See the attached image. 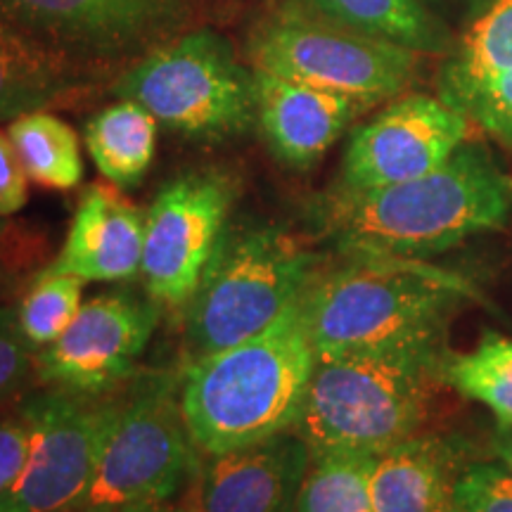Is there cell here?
Wrapping results in <instances>:
<instances>
[{
	"label": "cell",
	"instance_id": "cell-35",
	"mask_svg": "<svg viewBox=\"0 0 512 512\" xmlns=\"http://www.w3.org/2000/svg\"><path fill=\"white\" fill-rule=\"evenodd\" d=\"M60 512H93V510H88V508H79V505H76V508H67V510H60Z\"/></svg>",
	"mask_w": 512,
	"mask_h": 512
},
{
	"label": "cell",
	"instance_id": "cell-23",
	"mask_svg": "<svg viewBox=\"0 0 512 512\" xmlns=\"http://www.w3.org/2000/svg\"><path fill=\"white\" fill-rule=\"evenodd\" d=\"M441 382L489 408L498 425H512V337L486 332L472 351H446Z\"/></svg>",
	"mask_w": 512,
	"mask_h": 512
},
{
	"label": "cell",
	"instance_id": "cell-3",
	"mask_svg": "<svg viewBox=\"0 0 512 512\" xmlns=\"http://www.w3.org/2000/svg\"><path fill=\"white\" fill-rule=\"evenodd\" d=\"M316 361L299 302L259 335L185 363L183 415L202 456L294 430Z\"/></svg>",
	"mask_w": 512,
	"mask_h": 512
},
{
	"label": "cell",
	"instance_id": "cell-31",
	"mask_svg": "<svg viewBox=\"0 0 512 512\" xmlns=\"http://www.w3.org/2000/svg\"><path fill=\"white\" fill-rule=\"evenodd\" d=\"M29 178L12 147L8 131H0V216L10 219L27 207Z\"/></svg>",
	"mask_w": 512,
	"mask_h": 512
},
{
	"label": "cell",
	"instance_id": "cell-21",
	"mask_svg": "<svg viewBox=\"0 0 512 512\" xmlns=\"http://www.w3.org/2000/svg\"><path fill=\"white\" fill-rule=\"evenodd\" d=\"M339 24L408 48L422 57H444L451 50V24L422 0H294Z\"/></svg>",
	"mask_w": 512,
	"mask_h": 512
},
{
	"label": "cell",
	"instance_id": "cell-8",
	"mask_svg": "<svg viewBox=\"0 0 512 512\" xmlns=\"http://www.w3.org/2000/svg\"><path fill=\"white\" fill-rule=\"evenodd\" d=\"M202 460L183 415L181 375H140L119 394L98 470L79 508L121 512L174 501L197 482Z\"/></svg>",
	"mask_w": 512,
	"mask_h": 512
},
{
	"label": "cell",
	"instance_id": "cell-14",
	"mask_svg": "<svg viewBox=\"0 0 512 512\" xmlns=\"http://www.w3.org/2000/svg\"><path fill=\"white\" fill-rule=\"evenodd\" d=\"M311 448L297 430L202 460V512H297Z\"/></svg>",
	"mask_w": 512,
	"mask_h": 512
},
{
	"label": "cell",
	"instance_id": "cell-11",
	"mask_svg": "<svg viewBox=\"0 0 512 512\" xmlns=\"http://www.w3.org/2000/svg\"><path fill=\"white\" fill-rule=\"evenodd\" d=\"M29 420V458L0 512H60L81 505L91 486L119 394L88 396L60 387L17 401Z\"/></svg>",
	"mask_w": 512,
	"mask_h": 512
},
{
	"label": "cell",
	"instance_id": "cell-12",
	"mask_svg": "<svg viewBox=\"0 0 512 512\" xmlns=\"http://www.w3.org/2000/svg\"><path fill=\"white\" fill-rule=\"evenodd\" d=\"M159 311L162 306L147 292L95 294L53 344L36 351V382L88 396L117 392L133 380Z\"/></svg>",
	"mask_w": 512,
	"mask_h": 512
},
{
	"label": "cell",
	"instance_id": "cell-18",
	"mask_svg": "<svg viewBox=\"0 0 512 512\" xmlns=\"http://www.w3.org/2000/svg\"><path fill=\"white\" fill-rule=\"evenodd\" d=\"M105 79L0 17V121L55 110Z\"/></svg>",
	"mask_w": 512,
	"mask_h": 512
},
{
	"label": "cell",
	"instance_id": "cell-15",
	"mask_svg": "<svg viewBox=\"0 0 512 512\" xmlns=\"http://www.w3.org/2000/svg\"><path fill=\"white\" fill-rule=\"evenodd\" d=\"M368 110L347 95L256 72V128L271 155L287 169L309 171L316 166Z\"/></svg>",
	"mask_w": 512,
	"mask_h": 512
},
{
	"label": "cell",
	"instance_id": "cell-19",
	"mask_svg": "<svg viewBox=\"0 0 512 512\" xmlns=\"http://www.w3.org/2000/svg\"><path fill=\"white\" fill-rule=\"evenodd\" d=\"M512 72V0H489L467 19L444 55L437 95L460 112L465 100L498 76Z\"/></svg>",
	"mask_w": 512,
	"mask_h": 512
},
{
	"label": "cell",
	"instance_id": "cell-17",
	"mask_svg": "<svg viewBox=\"0 0 512 512\" xmlns=\"http://www.w3.org/2000/svg\"><path fill=\"white\" fill-rule=\"evenodd\" d=\"M463 467L456 441L418 432L375 456L370 472L373 508L375 512H448Z\"/></svg>",
	"mask_w": 512,
	"mask_h": 512
},
{
	"label": "cell",
	"instance_id": "cell-33",
	"mask_svg": "<svg viewBox=\"0 0 512 512\" xmlns=\"http://www.w3.org/2000/svg\"><path fill=\"white\" fill-rule=\"evenodd\" d=\"M491 451H494L496 463L512 472V425H498L496 437L491 441Z\"/></svg>",
	"mask_w": 512,
	"mask_h": 512
},
{
	"label": "cell",
	"instance_id": "cell-13",
	"mask_svg": "<svg viewBox=\"0 0 512 512\" xmlns=\"http://www.w3.org/2000/svg\"><path fill=\"white\" fill-rule=\"evenodd\" d=\"M470 121L439 95L403 93L351 131L335 190L368 192L439 169L467 140Z\"/></svg>",
	"mask_w": 512,
	"mask_h": 512
},
{
	"label": "cell",
	"instance_id": "cell-27",
	"mask_svg": "<svg viewBox=\"0 0 512 512\" xmlns=\"http://www.w3.org/2000/svg\"><path fill=\"white\" fill-rule=\"evenodd\" d=\"M456 512H512V472L496 460H477L460 470L453 486Z\"/></svg>",
	"mask_w": 512,
	"mask_h": 512
},
{
	"label": "cell",
	"instance_id": "cell-16",
	"mask_svg": "<svg viewBox=\"0 0 512 512\" xmlns=\"http://www.w3.org/2000/svg\"><path fill=\"white\" fill-rule=\"evenodd\" d=\"M110 183H91L81 192L72 226L50 271L83 283H124L140 275L145 247V211Z\"/></svg>",
	"mask_w": 512,
	"mask_h": 512
},
{
	"label": "cell",
	"instance_id": "cell-30",
	"mask_svg": "<svg viewBox=\"0 0 512 512\" xmlns=\"http://www.w3.org/2000/svg\"><path fill=\"white\" fill-rule=\"evenodd\" d=\"M29 420L22 408L15 406L0 413V498L15 486L29 458Z\"/></svg>",
	"mask_w": 512,
	"mask_h": 512
},
{
	"label": "cell",
	"instance_id": "cell-26",
	"mask_svg": "<svg viewBox=\"0 0 512 512\" xmlns=\"http://www.w3.org/2000/svg\"><path fill=\"white\" fill-rule=\"evenodd\" d=\"M43 247L22 223L0 216V306L15 304L43 271Z\"/></svg>",
	"mask_w": 512,
	"mask_h": 512
},
{
	"label": "cell",
	"instance_id": "cell-36",
	"mask_svg": "<svg viewBox=\"0 0 512 512\" xmlns=\"http://www.w3.org/2000/svg\"><path fill=\"white\" fill-rule=\"evenodd\" d=\"M448 512H456V508H451V510H448Z\"/></svg>",
	"mask_w": 512,
	"mask_h": 512
},
{
	"label": "cell",
	"instance_id": "cell-1",
	"mask_svg": "<svg viewBox=\"0 0 512 512\" xmlns=\"http://www.w3.org/2000/svg\"><path fill=\"white\" fill-rule=\"evenodd\" d=\"M512 216V176L482 143L467 138L453 157L413 181L328 195L318 230L339 256L430 259Z\"/></svg>",
	"mask_w": 512,
	"mask_h": 512
},
{
	"label": "cell",
	"instance_id": "cell-34",
	"mask_svg": "<svg viewBox=\"0 0 512 512\" xmlns=\"http://www.w3.org/2000/svg\"><path fill=\"white\" fill-rule=\"evenodd\" d=\"M121 512H202L200 505L195 503H183L174 498V501H162V503H145V505H133Z\"/></svg>",
	"mask_w": 512,
	"mask_h": 512
},
{
	"label": "cell",
	"instance_id": "cell-7",
	"mask_svg": "<svg viewBox=\"0 0 512 512\" xmlns=\"http://www.w3.org/2000/svg\"><path fill=\"white\" fill-rule=\"evenodd\" d=\"M242 55L256 72L375 107L408 93L422 55L380 41L294 0H273L249 22Z\"/></svg>",
	"mask_w": 512,
	"mask_h": 512
},
{
	"label": "cell",
	"instance_id": "cell-5",
	"mask_svg": "<svg viewBox=\"0 0 512 512\" xmlns=\"http://www.w3.org/2000/svg\"><path fill=\"white\" fill-rule=\"evenodd\" d=\"M320 256L271 223L233 226L185 309V363L216 354L271 328L302 302Z\"/></svg>",
	"mask_w": 512,
	"mask_h": 512
},
{
	"label": "cell",
	"instance_id": "cell-10",
	"mask_svg": "<svg viewBox=\"0 0 512 512\" xmlns=\"http://www.w3.org/2000/svg\"><path fill=\"white\" fill-rule=\"evenodd\" d=\"M195 12V0H0V17L107 79L190 29Z\"/></svg>",
	"mask_w": 512,
	"mask_h": 512
},
{
	"label": "cell",
	"instance_id": "cell-6",
	"mask_svg": "<svg viewBox=\"0 0 512 512\" xmlns=\"http://www.w3.org/2000/svg\"><path fill=\"white\" fill-rule=\"evenodd\" d=\"M159 124L197 143H226L256 128V72L226 34L190 27L128 64L110 83Z\"/></svg>",
	"mask_w": 512,
	"mask_h": 512
},
{
	"label": "cell",
	"instance_id": "cell-20",
	"mask_svg": "<svg viewBox=\"0 0 512 512\" xmlns=\"http://www.w3.org/2000/svg\"><path fill=\"white\" fill-rule=\"evenodd\" d=\"M159 121L136 100L117 98L83 126V143L95 169L119 190L143 183L157 155Z\"/></svg>",
	"mask_w": 512,
	"mask_h": 512
},
{
	"label": "cell",
	"instance_id": "cell-25",
	"mask_svg": "<svg viewBox=\"0 0 512 512\" xmlns=\"http://www.w3.org/2000/svg\"><path fill=\"white\" fill-rule=\"evenodd\" d=\"M83 280L69 273L43 271L36 275L17 299V323L31 349L41 351L53 344L83 306Z\"/></svg>",
	"mask_w": 512,
	"mask_h": 512
},
{
	"label": "cell",
	"instance_id": "cell-28",
	"mask_svg": "<svg viewBox=\"0 0 512 512\" xmlns=\"http://www.w3.org/2000/svg\"><path fill=\"white\" fill-rule=\"evenodd\" d=\"M36 380V351L17 323V302L0 306V408L27 394Z\"/></svg>",
	"mask_w": 512,
	"mask_h": 512
},
{
	"label": "cell",
	"instance_id": "cell-2",
	"mask_svg": "<svg viewBox=\"0 0 512 512\" xmlns=\"http://www.w3.org/2000/svg\"><path fill=\"white\" fill-rule=\"evenodd\" d=\"M320 268L302 297L318 358L444 337L448 320L477 290L465 275L403 256H342Z\"/></svg>",
	"mask_w": 512,
	"mask_h": 512
},
{
	"label": "cell",
	"instance_id": "cell-32",
	"mask_svg": "<svg viewBox=\"0 0 512 512\" xmlns=\"http://www.w3.org/2000/svg\"><path fill=\"white\" fill-rule=\"evenodd\" d=\"M422 3L451 24V19H472L489 0H422Z\"/></svg>",
	"mask_w": 512,
	"mask_h": 512
},
{
	"label": "cell",
	"instance_id": "cell-29",
	"mask_svg": "<svg viewBox=\"0 0 512 512\" xmlns=\"http://www.w3.org/2000/svg\"><path fill=\"white\" fill-rule=\"evenodd\" d=\"M460 114L482 128L489 138L512 147V72L498 76L470 95L460 107Z\"/></svg>",
	"mask_w": 512,
	"mask_h": 512
},
{
	"label": "cell",
	"instance_id": "cell-4",
	"mask_svg": "<svg viewBox=\"0 0 512 512\" xmlns=\"http://www.w3.org/2000/svg\"><path fill=\"white\" fill-rule=\"evenodd\" d=\"M444 337L318 358L297 430L316 453H377L422 432L441 382Z\"/></svg>",
	"mask_w": 512,
	"mask_h": 512
},
{
	"label": "cell",
	"instance_id": "cell-22",
	"mask_svg": "<svg viewBox=\"0 0 512 512\" xmlns=\"http://www.w3.org/2000/svg\"><path fill=\"white\" fill-rule=\"evenodd\" d=\"M8 136L31 183L48 190H74L83 181L79 136L53 110L8 121Z\"/></svg>",
	"mask_w": 512,
	"mask_h": 512
},
{
	"label": "cell",
	"instance_id": "cell-24",
	"mask_svg": "<svg viewBox=\"0 0 512 512\" xmlns=\"http://www.w3.org/2000/svg\"><path fill=\"white\" fill-rule=\"evenodd\" d=\"M370 453H316L299 491L297 512H375Z\"/></svg>",
	"mask_w": 512,
	"mask_h": 512
},
{
	"label": "cell",
	"instance_id": "cell-9",
	"mask_svg": "<svg viewBox=\"0 0 512 512\" xmlns=\"http://www.w3.org/2000/svg\"><path fill=\"white\" fill-rule=\"evenodd\" d=\"M240 178L221 166L166 181L145 211V292L162 309L185 311L230 228Z\"/></svg>",
	"mask_w": 512,
	"mask_h": 512
}]
</instances>
